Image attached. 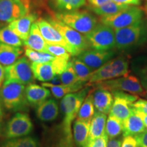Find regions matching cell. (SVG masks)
Segmentation results:
<instances>
[{"instance_id":"obj_1","label":"cell","mask_w":147,"mask_h":147,"mask_svg":"<svg viewBox=\"0 0 147 147\" xmlns=\"http://www.w3.org/2000/svg\"><path fill=\"white\" fill-rule=\"evenodd\" d=\"M1 103L11 112L26 111L29 104L25 95V85L14 81H5L0 89Z\"/></svg>"},{"instance_id":"obj_2","label":"cell","mask_w":147,"mask_h":147,"mask_svg":"<svg viewBox=\"0 0 147 147\" xmlns=\"http://www.w3.org/2000/svg\"><path fill=\"white\" fill-rule=\"evenodd\" d=\"M90 91V87H86L75 93L65 95L61 102V110L63 115V129L68 139L71 137V125L77 117L82 103Z\"/></svg>"},{"instance_id":"obj_3","label":"cell","mask_w":147,"mask_h":147,"mask_svg":"<svg viewBox=\"0 0 147 147\" xmlns=\"http://www.w3.org/2000/svg\"><path fill=\"white\" fill-rule=\"evenodd\" d=\"M54 18L84 35L91 32L97 25V18L84 10L61 12L55 14Z\"/></svg>"},{"instance_id":"obj_4","label":"cell","mask_w":147,"mask_h":147,"mask_svg":"<svg viewBox=\"0 0 147 147\" xmlns=\"http://www.w3.org/2000/svg\"><path fill=\"white\" fill-rule=\"evenodd\" d=\"M129 61L124 57L108 61L100 68L93 71L88 80L89 84L127 76Z\"/></svg>"},{"instance_id":"obj_5","label":"cell","mask_w":147,"mask_h":147,"mask_svg":"<svg viewBox=\"0 0 147 147\" xmlns=\"http://www.w3.org/2000/svg\"><path fill=\"white\" fill-rule=\"evenodd\" d=\"M143 10L136 6H129L118 13L110 16H101L102 24L114 29H121L130 26L142 21Z\"/></svg>"},{"instance_id":"obj_6","label":"cell","mask_w":147,"mask_h":147,"mask_svg":"<svg viewBox=\"0 0 147 147\" xmlns=\"http://www.w3.org/2000/svg\"><path fill=\"white\" fill-rule=\"evenodd\" d=\"M95 85L96 87L109 91H121L127 92L130 94H140L142 96L146 93L139 79L131 75L97 82L95 83Z\"/></svg>"},{"instance_id":"obj_7","label":"cell","mask_w":147,"mask_h":147,"mask_svg":"<svg viewBox=\"0 0 147 147\" xmlns=\"http://www.w3.org/2000/svg\"><path fill=\"white\" fill-rule=\"evenodd\" d=\"M49 22L60 33L64 40L71 48L74 52V56H78L90 48L87 40L82 34L59 21L55 18H51Z\"/></svg>"},{"instance_id":"obj_8","label":"cell","mask_w":147,"mask_h":147,"mask_svg":"<svg viewBox=\"0 0 147 147\" xmlns=\"http://www.w3.org/2000/svg\"><path fill=\"white\" fill-rule=\"evenodd\" d=\"M90 48L98 51H110L115 47V29L104 24L97 25L91 32L84 35Z\"/></svg>"},{"instance_id":"obj_9","label":"cell","mask_w":147,"mask_h":147,"mask_svg":"<svg viewBox=\"0 0 147 147\" xmlns=\"http://www.w3.org/2000/svg\"><path fill=\"white\" fill-rule=\"evenodd\" d=\"M5 80L14 81L24 85L33 83L35 78L32 62L26 57H22L12 65L5 67Z\"/></svg>"},{"instance_id":"obj_10","label":"cell","mask_w":147,"mask_h":147,"mask_svg":"<svg viewBox=\"0 0 147 147\" xmlns=\"http://www.w3.org/2000/svg\"><path fill=\"white\" fill-rule=\"evenodd\" d=\"M146 30L142 21L130 26L115 29V47L123 49L136 45L142 40Z\"/></svg>"},{"instance_id":"obj_11","label":"cell","mask_w":147,"mask_h":147,"mask_svg":"<svg viewBox=\"0 0 147 147\" xmlns=\"http://www.w3.org/2000/svg\"><path fill=\"white\" fill-rule=\"evenodd\" d=\"M31 0H0V21L10 23L30 13Z\"/></svg>"},{"instance_id":"obj_12","label":"cell","mask_w":147,"mask_h":147,"mask_svg":"<svg viewBox=\"0 0 147 147\" xmlns=\"http://www.w3.org/2000/svg\"><path fill=\"white\" fill-rule=\"evenodd\" d=\"M34 129L29 116L24 113H16L7 123L4 129L5 139L10 140L27 136Z\"/></svg>"},{"instance_id":"obj_13","label":"cell","mask_w":147,"mask_h":147,"mask_svg":"<svg viewBox=\"0 0 147 147\" xmlns=\"http://www.w3.org/2000/svg\"><path fill=\"white\" fill-rule=\"evenodd\" d=\"M112 94L115 101L110 110V115L114 116L123 123L131 115L132 104L136 102L138 97L121 91H113Z\"/></svg>"},{"instance_id":"obj_14","label":"cell","mask_w":147,"mask_h":147,"mask_svg":"<svg viewBox=\"0 0 147 147\" xmlns=\"http://www.w3.org/2000/svg\"><path fill=\"white\" fill-rule=\"evenodd\" d=\"M36 23L39 27L42 37L48 44L61 46L68 51L71 56H74V52L71 48L64 40L60 33L49 21L45 18H40L37 20Z\"/></svg>"},{"instance_id":"obj_15","label":"cell","mask_w":147,"mask_h":147,"mask_svg":"<svg viewBox=\"0 0 147 147\" xmlns=\"http://www.w3.org/2000/svg\"><path fill=\"white\" fill-rule=\"evenodd\" d=\"M113 55L114 52L111 51L88 49L78 55L77 56V59L95 71L110 61Z\"/></svg>"},{"instance_id":"obj_16","label":"cell","mask_w":147,"mask_h":147,"mask_svg":"<svg viewBox=\"0 0 147 147\" xmlns=\"http://www.w3.org/2000/svg\"><path fill=\"white\" fill-rule=\"evenodd\" d=\"M37 20L38 16L36 14L29 13L11 22L8 26L24 41L28 38L32 25Z\"/></svg>"},{"instance_id":"obj_17","label":"cell","mask_w":147,"mask_h":147,"mask_svg":"<svg viewBox=\"0 0 147 147\" xmlns=\"http://www.w3.org/2000/svg\"><path fill=\"white\" fill-rule=\"evenodd\" d=\"M91 93L96 111L108 115L110 112L114 102L113 94L108 90L98 87H96Z\"/></svg>"},{"instance_id":"obj_18","label":"cell","mask_w":147,"mask_h":147,"mask_svg":"<svg viewBox=\"0 0 147 147\" xmlns=\"http://www.w3.org/2000/svg\"><path fill=\"white\" fill-rule=\"evenodd\" d=\"M25 95L29 105L36 108L47 100L51 97V93L45 87L31 83L25 87Z\"/></svg>"},{"instance_id":"obj_19","label":"cell","mask_w":147,"mask_h":147,"mask_svg":"<svg viewBox=\"0 0 147 147\" xmlns=\"http://www.w3.org/2000/svg\"><path fill=\"white\" fill-rule=\"evenodd\" d=\"M37 117L43 122H51L57 118L59 115V106L57 102L53 99L46 100L36 107Z\"/></svg>"},{"instance_id":"obj_20","label":"cell","mask_w":147,"mask_h":147,"mask_svg":"<svg viewBox=\"0 0 147 147\" xmlns=\"http://www.w3.org/2000/svg\"><path fill=\"white\" fill-rule=\"evenodd\" d=\"M47 42L44 39L37 23L33 24L31 28L28 38L23 41L25 48L38 51V52H46V47Z\"/></svg>"},{"instance_id":"obj_21","label":"cell","mask_w":147,"mask_h":147,"mask_svg":"<svg viewBox=\"0 0 147 147\" xmlns=\"http://www.w3.org/2000/svg\"><path fill=\"white\" fill-rule=\"evenodd\" d=\"M146 130V127L142 119L132 110L131 115L123 123V136H136Z\"/></svg>"},{"instance_id":"obj_22","label":"cell","mask_w":147,"mask_h":147,"mask_svg":"<svg viewBox=\"0 0 147 147\" xmlns=\"http://www.w3.org/2000/svg\"><path fill=\"white\" fill-rule=\"evenodd\" d=\"M91 121L76 119L74 123V138L78 147H89Z\"/></svg>"},{"instance_id":"obj_23","label":"cell","mask_w":147,"mask_h":147,"mask_svg":"<svg viewBox=\"0 0 147 147\" xmlns=\"http://www.w3.org/2000/svg\"><path fill=\"white\" fill-rule=\"evenodd\" d=\"M23 51L20 47L10 46L0 42V64L4 67L12 65L21 58Z\"/></svg>"},{"instance_id":"obj_24","label":"cell","mask_w":147,"mask_h":147,"mask_svg":"<svg viewBox=\"0 0 147 147\" xmlns=\"http://www.w3.org/2000/svg\"><path fill=\"white\" fill-rule=\"evenodd\" d=\"M107 116L106 114L95 111L91 121L89 136V145L92 141L102 136L105 132Z\"/></svg>"},{"instance_id":"obj_25","label":"cell","mask_w":147,"mask_h":147,"mask_svg":"<svg viewBox=\"0 0 147 147\" xmlns=\"http://www.w3.org/2000/svg\"><path fill=\"white\" fill-rule=\"evenodd\" d=\"M86 84V82L79 81L76 83L70 84V85H53L48 82H42V86L45 87H48L51 89V93L55 98L61 99L65 95L69 93H75L83 88V86Z\"/></svg>"},{"instance_id":"obj_26","label":"cell","mask_w":147,"mask_h":147,"mask_svg":"<svg viewBox=\"0 0 147 147\" xmlns=\"http://www.w3.org/2000/svg\"><path fill=\"white\" fill-rule=\"evenodd\" d=\"M32 68L35 79L40 82H49L56 76L53 62L45 63H32Z\"/></svg>"},{"instance_id":"obj_27","label":"cell","mask_w":147,"mask_h":147,"mask_svg":"<svg viewBox=\"0 0 147 147\" xmlns=\"http://www.w3.org/2000/svg\"><path fill=\"white\" fill-rule=\"evenodd\" d=\"M131 5H121L111 1L106 4L98 7H91V9L93 12L101 16H110L117 14L121 11L128 8Z\"/></svg>"},{"instance_id":"obj_28","label":"cell","mask_w":147,"mask_h":147,"mask_svg":"<svg viewBox=\"0 0 147 147\" xmlns=\"http://www.w3.org/2000/svg\"><path fill=\"white\" fill-rule=\"evenodd\" d=\"M94 114L95 107L93 104V97H92L91 91H89L79 110L76 119L91 121Z\"/></svg>"},{"instance_id":"obj_29","label":"cell","mask_w":147,"mask_h":147,"mask_svg":"<svg viewBox=\"0 0 147 147\" xmlns=\"http://www.w3.org/2000/svg\"><path fill=\"white\" fill-rule=\"evenodd\" d=\"M0 42L16 47L23 45V40L8 26L0 28Z\"/></svg>"},{"instance_id":"obj_30","label":"cell","mask_w":147,"mask_h":147,"mask_svg":"<svg viewBox=\"0 0 147 147\" xmlns=\"http://www.w3.org/2000/svg\"><path fill=\"white\" fill-rule=\"evenodd\" d=\"M0 147H39V143L36 138L27 136L8 140Z\"/></svg>"},{"instance_id":"obj_31","label":"cell","mask_w":147,"mask_h":147,"mask_svg":"<svg viewBox=\"0 0 147 147\" xmlns=\"http://www.w3.org/2000/svg\"><path fill=\"white\" fill-rule=\"evenodd\" d=\"M105 132L109 139L116 138L123 132V123L114 116L109 115L106 121Z\"/></svg>"},{"instance_id":"obj_32","label":"cell","mask_w":147,"mask_h":147,"mask_svg":"<svg viewBox=\"0 0 147 147\" xmlns=\"http://www.w3.org/2000/svg\"><path fill=\"white\" fill-rule=\"evenodd\" d=\"M70 61L74 70L79 80L87 82L93 71V69L77 58H74L72 60H70Z\"/></svg>"},{"instance_id":"obj_33","label":"cell","mask_w":147,"mask_h":147,"mask_svg":"<svg viewBox=\"0 0 147 147\" xmlns=\"http://www.w3.org/2000/svg\"><path fill=\"white\" fill-rule=\"evenodd\" d=\"M25 55L32 63H45L53 61L56 57L49 54V53L38 52L32 49L25 48Z\"/></svg>"},{"instance_id":"obj_34","label":"cell","mask_w":147,"mask_h":147,"mask_svg":"<svg viewBox=\"0 0 147 147\" xmlns=\"http://www.w3.org/2000/svg\"><path fill=\"white\" fill-rule=\"evenodd\" d=\"M55 6L61 12L76 10L85 5L86 0H53Z\"/></svg>"},{"instance_id":"obj_35","label":"cell","mask_w":147,"mask_h":147,"mask_svg":"<svg viewBox=\"0 0 147 147\" xmlns=\"http://www.w3.org/2000/svg\"><path fill=\"white\" fill-rule=\"evenodd\" d=\"M61 80L62 84L64 85H70L76 83L79 81H81L77 77L76 73L74 70L72 65H71V61H69L67 67L63 73L59 75Z\"/></svg>"},{"instance_id":"obj_36","label":"cell","mask_w":147,"mask_h":147,"mask_svg":"<svg viewBox=\"0 0 147 147\" xmlns=\"http://www.w3.org/2000/svg\"><path fill=\"white\" fill-rule=\"evenodd\" d=\"M47 53L53 55L57 57H71V55L68 53L65 48L59 45H50L48 44L46 47V52Z\"/></svg>"},{"instance_id":"obj_37","label":"cell","mask_w":147,"mask_h":147,"mask_svg":"<svg viewBox=\"0 0 147 147\" xmlns=\"http://www.w3.org/2000/svg\"><path fill=\"white\" fill-rule=\"evenodd\" d=\"M108 141V137L106 132H104L102 136L92 141L89 144V147H106Z\"/></svg>"},{"instance_id":"obj_38","label":"cell","mask_w":147,"mask_h":147,"mask_svg":"<svg viewBox=\"0 0 147 147\" xmlns=\"http://www.w3.org/2000/svg\"><path fill=\"white\" fill-rule=\"evenodd\" d=\"M139 80L144 89L147 91V64L138 71Z\"/></svg>"},{"instance_id":"obj_39","label":"cell","mask_w":147,"mask_h":147,"mask_svg":"<svg viewBox=\"0 0 147 147\" xmlns=\"http://www.w3.org/2000/svg\"><path fill=\"white\" fill-rule=\"evenodd\" d=\"M132 107L138 111L142 112V113L147 115V100L140 99L134 104H132Z\"/></svg>"},{"instance_id":"obj_40","label":"cell","mask_w":147,"mask_h":147,"mask_svg":"<svg viewBox=\"0 0 147 147\" xmlns=\"http://www.w3.org/2000/svg\"><path fill=\"white\" fill-rule=\"evenodd\" d=\"M121 147H138V141L135 136H125L122 141Z\"/></svg>"},{"instance_id":"obj_41","label":"cell","mask_w":147,"mask_h":147,"mask_svg":"<svg viewBox=\"0 0 147 147\" xmlns=\"http://www.w3.org/2000/svg\"><path fill=\"white\" fill-rule=\"evenodd\" d=\"M138 147H147V130L136 136Z\"/></svg>"},{"instance_id":"obj_42","label":"cell","mask_w":147,"mask_h":147,"mask_svg":"<svg viewBox=\"0 0 147 147\" xmlns=\"http://www.w3.org/2000/svg\"><path fill=\"white\" fill-rule=\"evenodd\" d=\"M114 2L121 5H138L140 4V0H112Z\"/></svg>"},{"instance_id":"obj_43","label":"cell","mask_w":147,"mask_h":147,"mask_svg":"<svg viewBox=\"0 0 147 147\" xmlns=\"http://www.w3.org/2000/svg\"><path fill=\"white\" fill-rule=\"evenodd\" d=\"M122 141L123 140L121 138L110 139L108 141L106 147H121Z\"/></svg>"},{"instance_id":"obj_44","label":"cell","mask_w":147,"mask_h":147,"mask_svg":"<svg viewBox=\"0 0 147 147\" xmlns=\"http://www.w3.org/2000/svg\"><path fill=\"white\" fill-rule=\"evenodd\" d=\"M112 0H88L91 7H98L107 3Z\"/></svg>"},{"instance_id":"obj_45","label":"cell","mask_w":147,"mask_h":147,"mask_svg":"<svg viewBox=\"0 0 147 147\" xmlns=\"http://www.w3.org/2000/svg\"><path fill=\"white\" fill-rule=\"evenodd\" d=\"M132 110H133L135 112V113H136L137 115H138L139 117H140L141 119H142V121H143V122H144V124L145 127H146L147 128V115H146V114L142 113V112L138 111V110L134 109V108L133 107H132Z\"/></svg>"},{"instance_id":"obj_46","label":"cell","mask_w":147,"mask_h":147,"mask_svg":"<svg viewBox=\"0 0 147 147\" xmlns=\"http://www.w3.org/2000/svg\"><path fill=\"white\" fill-rule=\"evenodd\" d=\"M48 82L53 84V85H61V84H62L59 75H56V76H55L52 79H51L50 81Z\"/></svg>"},{"instance_id":"obj_47","label":"cell","mask_w":147,"mask_h":147,"mask_svg":"<svg viewBox=\"0 0 147 147\" xmlns=\"http://www.w3.org/2000/svg\"><path fill=\"white\" fill-rule=\"evenodd\" d=\"M5 78V68L3 67L2 65L0 64V87L4 82Z\"/></svg>"},{"instance_id":"obj_48","label":"cell","mask_w":147,"mask_h":147,"mask_svg":"<svg viewBox=\"0 0 147 147\" xmlns=\"http://www.w3.org/2000/svg\"><path fill=\"white\" fill-rule=\"evenodd\" d=\"M1 117H2V103H1V97H0V121L1 120Z\"/></svg>"},{"instance_id":"obj_49","label":"cell","mask_w":147,"mask_h":147,"mask_svg":"<svg viewBox=\"0 0 147 147\" xmlns=\"http://www.w3.org/2000/svg\"><path fill=\"white\" fill-rule=\"evenodd\" d=\"M143 96H144V97H146V98L147 99V93H145V94H144V95H143Z\"/></svg>"}]
</instances>
